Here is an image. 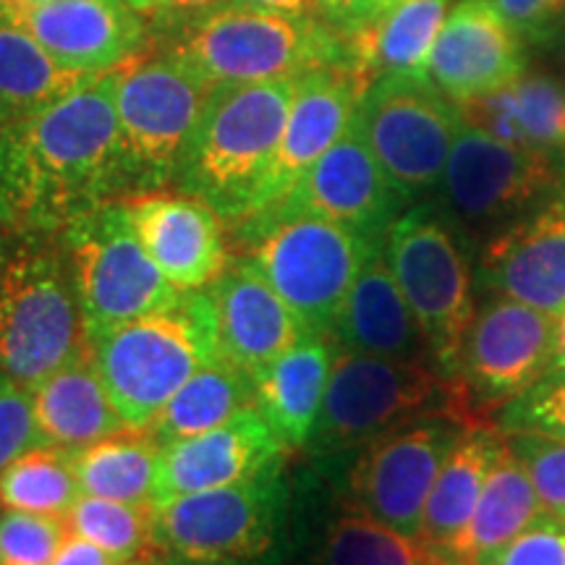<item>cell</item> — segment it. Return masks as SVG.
I'll return each instance as SVG.
<instances>
[{"label": "cell", "instance_id": "6da1fadb", "mask_svg": "<svg viewBox=\"0 0 565 565\" xmlns=\"http://www.w3.org/2000/svg\"><path fill=\"white\" fill-rule=\"evenodd\" d=\"M118 68L92 76L0 134V228L63 233L121 200Z\"/></svg>", "mask_w": 565, "mask_h": 565}, {"label": "cell", "instance_id": "7a4b0ae2", "mask_svg": "<svg viewBox=\"0 0 565 565\" xmlns=\"http://www.w3.org/2000/svg\"><path fill=\"white\" fill-rule=\"evenodd\" d=\"M296 79L212 87L173 186L210 204L231 228L252 217L291 113Z\"/></svg>", "mask_w": 565, "mask_h": 565}, {"label": "cell", "instance_id": "3957f363", "mask_svg": "<svg viewBox=\"0 0 565 565\" xmlns=\"http://www.w3.org/2000/svg\"><path fill=\"white\" fill-rule=\"evenodd\" d=\"M87 345L61 233L0 228V374L32 391Z\"/></svg>", "mask_w": 565, "mask_h": 565}, {"label": "cell", "instance_id": "277c9868", "mask_svg": "<svg viewBox=\"0 0 565 565\" xmlns=\"http://www.w3.org/2000/svg\"><path fill=\"white\" fill-rule=\"evenodd\" d=\"M87 338L126 427H147L196 372L221 356L210 288L186 291L160 312L89 330Z\"/></svg>", "mask_w": 565, "mask_h": 565}, {"label": "cell", "instance_id": "5b68a950", "mask_svg": "<svg viewBox=\"0 0 565 565\" xmlns=\"http://www.w3.org/2000/svg\"><path fill=\"white\" fill-rule=\"evenodd\" d=\"M168 53L210 87L296 79L320 66H356L353 34L328 19L225 6L173 34Z\"/></svg>", "mask_w": 565, "mask_h": 565}, {"label": "cell", "instance_id": "8992f818", "mask_svg": "<svg viewBox=\"0 0 565 565\" xmlns=\"http://www.w3.org/2000/svg\"><path fill=\"white\" fill-rule=\"evenodd\" d=\"M435 414H450L469 427H494L479 419L461 383L443 374L433 362L338 349L322 412L307 448L317 456L364 448L395 427Z\"/></svg>", "mask_w": 565, "mask_h": 565}, {"label": "cell", "instance_id": "52a82bcc", "mask_svg": "<svg viewBox=\"0 0 565 565\" xmlns=\"http://www.w3.org/2000/svg\"><path fill=\"white\" fill-rule=\"evenodd\" d=\"M233 231L307 335L333 338L353 282L383 246L315 215H254Z\"/></svg>", "mask_w": 565, "mask_h": 565}, {"label": "cell", "instance_id": "ba28073f", "mask_svg": "<svg viewBox=\"0 0 565 565\" xmlns=\"http://www.w3.org/2000/svg\"><path fill=\"white\" fill-rule=\"evenodd\" d=\"M210 92V84L196 79L168 51L118 68L121 200L171 186Z\"/></svg>", "mask_w": 565, "mask_h": 565}, {"label": "cell", "instance_id": "9c48e42d", "mask_svg": "<svg viewBox=\"0 0 565 565\" xmlns=\"http://www.w3.org/2000/svg\"><path fill=\"white\" fill-rule=\"evenodd\" d=\"M383 252L412 307L437 370L456 377L458 359L477 315L475 275L458 228L433 204L401 212L385 233Z\"/></svg>", "mask_w": 565, "mask_h": 565}, {"label": "cell", "instance_id": "30bf717a", "mask_svg": "<svg viewBox=\"0 0 565 565\" xmlns=\"http://www.w3.org/2000/svg\"><path fill=\"white\" fill-rule=\"evenodd\" d=\"M291 484L286 458L246 482L189 492L152 505L154 542L166 561L254 563L273 553L286 524Z\"/></svg>", "mask_w": 565, "mask_h": 565}, {"label": "cell", "instance_id": "8fae6325", "mask_svg": "<svg viewBox=\"0 0 565 565\" xmlns=\"http://www.w3.org/2000/svg\"><path fill=\"white\" fill-rule=\"evenodd\" d=\"M448 221L466 233L498 231L565 194V160L526 150L463 124L445 166Z\"/></svg>", "mask_w": 565, "mask_h": 565}, {"label": "cell", "instance_id": "7c38bea8", "mask_svg": "<svg viewBox=\"0 0 565 565\" xmlns=\"http://www.w3.org/2000/svg\"><path fill=\"white\" fill-rule=\"evenodd\" d=\"M366 145L406 204L440 186L463 118L427 74H385L356 110Z\"/></svg>", "mask_w": 565, "mask_h": 565}, {"label": "cell", "instance_id": "4fadbf2b", "mask_svg": "<svg viewBox=\"0 0 565 565\" xmlns=\"http://www.w3.org/2000/svg\"><path fill=\"white\" fill-rule=\"evenodd\" d=\"M61 242L74 273L87 333L160 312L183 296L141 246L124 200L87 212L61 233Z\"/></svg>", "mask_w": 565, "mask_h": 565}, {"label": "cell", "instance_id": "5bb4252c", "mask_svg": "<svg viewBox=\"0 0 565 565\" xmlns=\"http://www.w3.org/2000/svg\"><path fill=\"white\" fill-rule=\"evenodd\" d=\"M466 429L469 424L456 416L435 414L366 443L349 475V505L419 536L435 479Z\"/></svg>", "mask_w": 565, "mask_h": 565}, {"label": "cell", "instance_id": "9a60e30c", "mask_svg": "<svg viewBox=\"0 0 565 565\" xmlns=\"http://www.w3.org/2000/svg\"><path fill=\"white\" fill-rule=\"evenodd\" d=\"M555 317L526 303L492 296L477 309L466 333L456 380L484 424L494 408L529 391L553 370Z\"/></svg>", "mask_w": 565, "mask_h": 565}, {"label": "cell", "instance_id": "2e32d148", "mask_svg": "<svg viewBox=\"0 0 565 565\" xmlns=\"http://www.w3.org/2000/svg\"><path fill=\"white\" fill-rule=\"evenodd\" d=\"M404 207L406 200L385 175L353 116L343 137L301 175L291 192L257 215H315L385 242V233Z\"/></svg>", "mask_w": 565, "mask_h": 565}, {"label": "cell", "instance_id": "e0dca14e", "mask_svg": "<svg viewBox=\"0 0 565 565\" xmlns=\"http://www.w3.org/2000/svg\"><path fill=\"white\" fill-rule=\"evenodd\" d=\"M0 21L24 30L58 66L82 76L121 68L147 45L141 11L126 0H47L0 9Z\"/></svg>", "mask_w": 565, "mask_h": 565}, {"label": "cell", "instance_id": "ac0fdd59", "mask_svg": "<svg viewBox=\"0 0 565 565\" xmlns=\"http://www.w3.org/2000/svg\"><path fill=\"white\" fill-rule=\"evenodd\" d=\"M370 79L351 66H320L296 79V95L278 152L259 189L257 212L280 202L349 129ZM249 221V217H246Z\"/></svg>", "mask_w": 565, "mask_h": 565}, {"label": "cell", "instance_id": "d6986e66", "mask_svg": "<svg viewBox=\"0 0 565 565\" xmlns=\"http://www.w3.org/2000/svg\"><path fill=\"white\" fill-rule=\"evenodd\" d=\"M286 454L263 412L249 406L221 427L162 448L152 505L179 494L246 482L282 461Z\"/></svg>", "mask_w": 565, "mask_h": 565}, {"label": "cell", "instance_id": "ffe728a7", "mask_svg": "<svg viewBox=\"0 0 565 565\" xmlns=\"http://www.w3.org/2000/svg\"><path fill=\"white\" fill-rule=\"evenodd\" d=\"M141 246L179 291L210 288L231 265L223 221L189 194L152 192L124 200Z\"/></svg>", "mask_w": 565, "mask_h": 565}, {"label": "cell", "instance_id": "44dd1931", "mask_svg": "<svg viewBox=\"0 0 565 565\" xmlns=\"http://www.w3.org/2000/svg\"><path fill=\"white\" fill-rule=\"evenodd\" d=\"M524 71V42L492 0H461L445 19L427 61V76L454 103L508 87Z\"/></svg>", "mask_w": 565, "mask_h": 565}, {"label": "cell", "instance_id": "7402d4cb", "mask_svg": "<svg viewBox=\"0 0 565 565\" xmlns=\"http://www.w3.org/2000/svg\"><path fill=\"white\" fill-rule=\"evenodd\" d=\"M479 278L494 296L550 317L565 312V196L529 212L484 242Z\"/></svg>", "mask_w": 565, "mask_h": 565}, {"label": "cell", "instance_id": "603a6c76", "mask_svg": "<svg viewBox=\"0 0 565 565\" xmlns=\"http://www.w3.org/2000/svg\"><path fill=\"white\" fill-rule=\"evenodd\" d=\"M221 356L257 380L301 341L303 328L252 259H236L210 286Z\"/></svg>", "mask_w": 565, "mask_h": 565}, {"label": "cell", "instance_id": "cb8c5ba5", "mask_svg": "<svg viewBox=\"0 0 565 565\" xmlns=\"http://www.w3.org/2000/svg\"><path fill=\"white\" fill-rule=\"evenodd\" d=\"M333 341L353 353L433 362L427 338L387 267L383 246L366 259L353 282L335 320Z\"/></svg>", "mask_w": 565, "mask_h": 565}, {"label": "cell", "instance_id": "d4e9b609", "mask_svg": "<svg viewBox=\"0 0 565 565\" xmlns=\"http://www.w3.org/2000/svg\"><path fill=\"white\" fill-rule=\"evenodd\" d=\"M335 356L338 343L330 335H303L254 380L257 408L286 450L309 445Z\"/></svg>", "mask_w": 565, "mask_h": 565}, {"label": "cell", "instance_id": "484cf974", "mask_svg": "<svg viewBox=\"0 0 565 565\" xmlns=\"http://www.w3.org/2000/svg\"><path fill=\"white\" fill-rule=\"evenodd\" d=\"M32 404L42 443L63 450L84 448L126 429L124 416L113 406L108 387L97 372L89 345L32 387Z\"/></svg>", "mask_w": 565, "mask_h": 565}, {"label": "cell", "instance_id": "4316f807", "mask_svg": "<svg viewBox=\"0 0 565 565\" xmlns=\"http://www.w3.org/2000/svg\"><path fill=\"white\" fill-rule=\"evenodd\" d=\"M545 513L532 479L503 437L469 524L440 555L450 565H475L479 557L505 545Z\"/></svg>", "mask_w": 565, "mask_h": 565}, {"label": "cell", "instance_id": "83f0119b", "mask_svg": "<svg viewBox=\"0 0 565 565\" xmlns=\"http://www.w3.org/2000/svg\"><path fill=\"white\" fill-rule=\"evenodd\" d=\"M503 437L500 427H471L458 437L445 458L424 508L419 534V540L437 553H443L469 524Z\"/></svg>", "mask_w": 565, "mask_h": 565}, {"label": "cell", "instance_id": "f1b7e54d", "mask_svg": "<svg viewBox=\"0 0 565 565\" xmlns=\"http://www.w3.org/2000/svg\"><path fill=\"white\" fill-rule=\"evenodd\" d=\"M450 0H393L383 17L353 34V55L366 79L385 74H427Z\"/></svg>", "mask_w": 565, "mask_h": 565}, {"label": "cell", "instance_id": "f546056e", "mask_svg": "<svg viewBox=\"0 0 565 565\" xmlns=\"http://www.w3.org/2000/svg\"><path fill=\"white\" fill-rule=\"evenodd\" d=\"M162 445L147 427H126L71 450L82 494L121 503H152Z\"/></svg>", "mask_w": 565, "mask_h": 565}, {"label": "cell", "instance_id": "4dcf8cb0", "mask_svg": "<svg viewBox=\"0 0 565 565\" xmlns=\"http://www.w3.org/2000/svg\"><path fill=\"white\" fill-rule=\"evenodd\" d=\"M249 406H257L254 380L228 359L217 356L160 408L147 429L166 448L171 443L221 427Z\"/></svg>", "mask_w": 565, "mask_h": 565}, {"label": "cell", "instance_id": "1f68e13d", "mask_svg": "<svg viewBox=\"0 0 565 565\" xmlns=\"http://www.w3.org/2000/svg\"><path fill=\"white\" fill-rule=\"evenodd\" d=\"M87 79L58 66L24 30L0 21V134Z\"/></svg>", "mask_w": 565, "mask_h": 565}, {"label": "cell", "instance_id": "d6a6232c", "mask_svg": "<svg viewBox=\"0 0 565 565\" xmlns=\"http://www.w3.org/2000/svg\"><path fill=\"white\" fill-rule=\"evenodd\" d=\"M315 565H450L419 536H408L349 505L324 529Z\"/></svg>", "mask_w": 565, "mask_h": 565}, {"label": "cell", "instance_id": "836d02e7", "mask_svg": "<svg viewBox=\"0 0 565 565\" xmlns=\"http://www.w3.org/2000/svg\"><path fill=\"white\" fill-rule=\"evenodd\" d=\"M79 494L71 450L55 445L30 448L0 471V511L66 519Z\"/></svg>", "mask_w": 565, "mask_h": 565}, {"label": "cell", "instance_id": "e575fe53", "mask_svg": "<svg viewBox=\"0 0 565 565\" xmlns=\"http://www.w3.org/2000/svg\"><path fill=\"white\" fill-rule=\"evenodd\" d=\"M66 526L71 534L105 550L110 561L162 557L154 542L152 503H121L79 494L66 513Z\"/></svg>", "mask_w": 565, "mask_h": 565}, {"label": "cell", "instance_id": "d590c367", "mask_svg": "<svg viewBox=\"0 0 565 565\" xmlns=\"http://www.w3.org/2000/svg\"><path fill=\"white\" fill-rule=\"evenodd\" d=\"M498 427L503 435L534 433L565 440V372L550 370L540 383L508 401Z\"/></svg>", "mask_w": 565, "mask_h": 565}, {"label": "cell", "instance_id": "8d00e7d4", "mask_svg": "<svg viewBox=\"0 0 565 565\" xmlns=\"http://www.w3.org/2000/svg\"><path fill=\"white\" fill-rule=\"evenodd\" d=\"M66 536V519L0 511V565H51Z\"/></svg>", "mask_w": 565, "mask_h": 565}, {"label": "cell", "instance_id": "74e56055", "mask_svg": "<svg viewBox=\"0 0 565 565\" xmlns=\"http://www.w3.org/2000/svg\"><path fill=\"white\" fill-rule=\"evenodd\" d=\"M505 440L526 469L545 511L565 521V440L534 433L505 435Z\"/></svg>", "mask_w": 565, "mask_h": 565}, {"label": "cell", "instance_id": "f35d334b", "mask_svg": "<svg viewBox=\"0 0 565 565\" xmlns=\"http://www.w3.org/2000/svg\"><path fill=\"white\" fill-rule=\"evenodd\" d=\"M475 565H565V521L540 515L505 545L479 557Z\"/></svg>", "mask_w": 565, "mask_h": 565}, {"label": "cell", "instance_id": "ab89813d", "mask_svg": "<svg viewBox=\"0 0 565 565\" xmlns=\"http://www.w3.org/2000/svg\"><path fill=\"white\" fill-rule=\"evenodd\" d=\"M42 443L30 387L0 374V471Z\"/></svg>", "mask_w": 565, "mask_h": 565}, {"label": "cell", "instance_id": "60d3db41", "mask_svg": "<svg viewBox=\"0 0 565 565\" xmlns=\"http://www.w3.org/2000/svg\"><path fill=\"white\" fill-rule=\"evenodd\" d=\"M524 45H553L565 34V0H492Z\"/></svg>", "mask_w": 565, "mask_h": 565}, {"label": "cell", "instance_id": "b9f144b4", "mask_svg": "<svg viewBox=\"0 0 565 565\" xmlns=\"http://www.w3.org/2000/svg\"><path fill=\"white\" fill-rule=\"evenodd\" d=\"M225 6H231V0H154L152 17L162 30L179 34Z\"/></svg>", "mask_w": 565, "mask_h": 565}, {"label": "cell", "instance_id": "7bdbcfd3", "mask_svg": "<svg viewBox=\"0 0 565 565\" xmlns=\"http://www.w3.org/2000/svg\"><path fill=\"white\" fill-rule=\"evenodd\" d=\"M322 3L330 24H335L345 34H356L370 26L374 19L383 17L393 0H322Z\"/></svg>", "mask_w": 565, "mask_h": 565}, {"label": "cell", "instance_id": "ee69618b", "mask_svg": "<svg viewBox=\"0 0 565 565\" xmlns=\"http://www.w3.org/2000/svg\"><path fill=\"white\" fill-rule=\"evenodd\" d=\"M110 555L100 550L92 542L84 540V536L71 534L63 540L58 553H55L51 565H110Z\"/></svg>", "mask_w": 565, "mask_h": 565}, {"label": "cell", "instance_id": "f6af8a7d", "mask_svg": "<svg viewBox=\"0 0 565 565\" xmlns=\"http://www.w3.org/2000/svg\"><path fill=\"white\" fill-rule=\"evenodd\" d=\"M231 6H246V9L288 13L301 19H328L324 17L322 0H231Z\"/></svg>", "mask_w": 565, "mask_h": 565}, {"label": "cell", "instance_id": "bcb514c9", "mask_svg": "<svg viewBox=\"0 0 565 565\" xmlns=\"http://www.w3.org/2000/svg\"><path fill=\"white\" fill-rule=\"evenodd\" d=\"M553 370L565 372V312L555 317V345H553Z\"/></svg>", "mask_w": 565, "mask_h": 565}, {"label": "cell", "instance_id": "7dc6e473", "mask_svg": "<svg viewBox=\"0 0 565 565\" xmlns=\"http://www.w3.org/2000/svg\"><path fill=\"white\" fill-rule=\"evenodd\" d=\"M166 557H134V561H113L110 565H162Z\"/></svg>", "mask_w": 565, "mask_h": 565}, {"label": "cell", "instance_id": "c3c4849f", "mask_svg": "<svg viewBox=\"0 0 565 565\" xmlns=\"http://www.w3.org/2000/svg\"><path fill=\"white\" fill-rule=\"evenodd\" d=\"M47 3V0H0V9H21V6H38Z\"/></svg>", "mask_w": 565, "mask_h": 565}, {"label": "cell", "instance_id": "681fc988", "mask_svg": "<svg viewBox=\"0 0 565 565\" xmlns=\"http://www.w3.org/2000/svg\"><path fill=\"white\" fill-rule=\"evenodd\" d=\"M126 3H131L134 9L141 11V13H152L154 11V0H126Z\"/></svg>", "mask_w": 565, "mask_h": 565}, {"label": "cell", "instance_id": "f907efd6", "mask_svg": "<svg viewBox=\"0 0 565 565\" xmlns=\"http://www.w3.org/2000/svg\"><path fill=\"white\" fill-rule=\"evenodd\" d=\"M162 565H194V563H175V561H162ZM221 565H267L263 561H254V563H221Z\"/></svg>", "mask_w": 565, "mask_h": 565}, {"label": "cell", "instance_id": "816d5d0a", "mask_svg": "<svg viewBox=\"0 0 565 565\" xmlns=\"http://www.w3.org/2000/svg\"><path fill=\"white\" fill-rule=\"evenodd\" d=\"M563 40V63H565V38H561Z\"/></svg>", "mask_w": 565, "mask_h": 565}]
</instances>
